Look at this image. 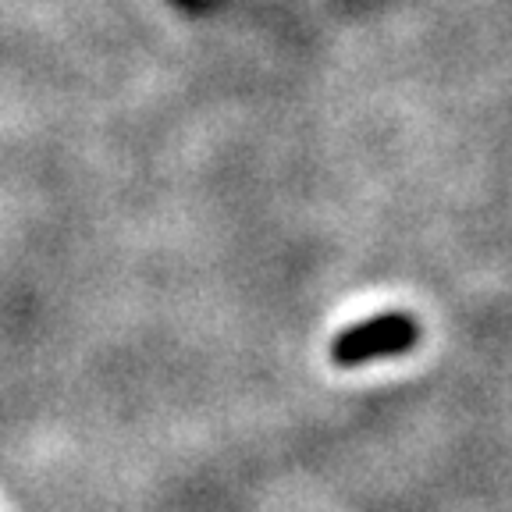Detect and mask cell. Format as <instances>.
I'll return each mask as SVG.
<instances>
[{"mask_svg": "<svg viewBox=\"0 0 512 512\" xmlns=\"http://www.w3.org/2000/svg\"><path fill=\"white\" fill-rule=\"evenodd\" d=\"M413 342L416 328L406 317H381L338 335L331 356H335V363H363L374 360V356H388V352H402Z\"/></svg>", "mask_w": 512, "mask_h": 512, "instance_id": "6da1fadb", "label": "cell"}]
</instances>
